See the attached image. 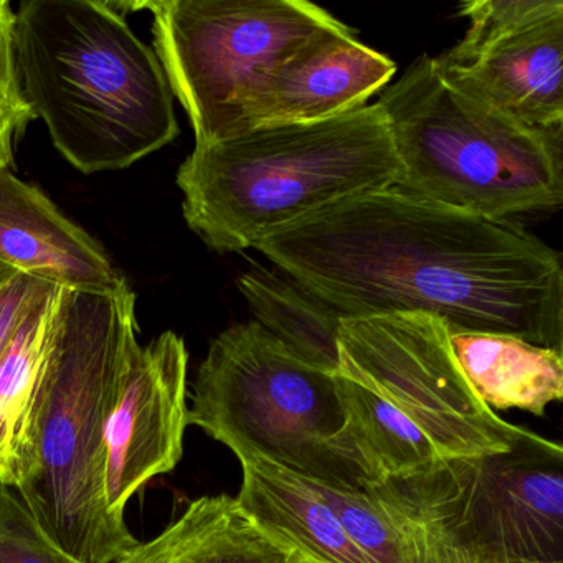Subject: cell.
Returning <instances> with one entry per match:
<instances>
[{"label": "cell", "instance_id": "10", "mask_svg": "<svg viewBox=\"0 0 563 563\" xmlns=\"http://www.w3.org/2000/svg\"><path fill=\"white\" fill-rule=\"evenodd\" d=\"M187 367L186 342L173 331L140 345L131 357L107 433L104 496L114 517L124 519L128 500L183 457Z\"/></svg>", "mask_w": 563, "mask_h": 563}, {"label": "cell", "instance_id": "5", "mask_svg": "<svg viewBox=\"0 0 563 563\" xmlns=\"http://www.w3.org/2000/svg\"><path fill=\"white\" fill-rule=\"evenodd\" d=\"M377 103L401 192L490 220L562 206V130L529 128L471 100L434 57L421 55Z\"/></svg>", "mask_w": 563, "mask_h": 563}, {"label": "cell", "instance_id": "19", "mask_svg": "<svg viewBox=\"0 0 563 563\" xmlns=\"http://www.w3.org/2000/svg\"><path fill=\"white\" fill-rule=\"evenodd\" d=\"M255 319L306 364L338 375L344 316L283 273L255 266L239 278Z\"/></svg>", "mask_w": 563, "mask_h": 563}, {"label": "cell", "instance_id": "3", "mask_svg": "<svg viewBox=\"0 0 563 563\" xmlns=\"http://www.w3.org/2000/svg\"><path fill=\"white\" fill-rule=\"evenodd\" d=\"M12 55L35 120L84 174L128 169L179 134L163 65L131 31L120 4L22 2Z\"/></svg>", "mask_w": 563, "mask_h": 563}, {"label": "cell", "instance_id": "16", "mask_svg": "<svg viewBox=\"0 0 563 563\" xmlns=\"http://www.w3.org/2000/svg\"><path fill=\"white\" fill-rule=\"evenodd\" d=\"M461 372L490 410H517L543 417L563 397L562 352L520 338L490 332H450Z\"/></svg>", "mask_w": 563, "mask_h": 563}, {"label": "cell", "instance_id": "20", "mask_svg": "<svg viewBox=\"0 0 563 563\" xmlns=\"http://www.w3.org/2000/svg\"><path fill=\"white\" fill-rule=\"evenodd\" d=\"M0 563H84L60 549L14 487L0 483Z\"/></svg>", "mask_w": 563, "mask_h": 563}, {"label": "cell", "instance_id": "23", "mask_svg": "<svg viewBox=\"0 0 563 563\" xmlns=\"http://www.w3.org/2000/svg\"><path fill=\"white\" fill-rule=\"evenodd\" d=\"M45 285L47 283L0 265V354L22 316Z\"/></svg>", "mask_w": 563, "mask_h": 563}, {"label": "cell", "instance_id": "6", "mask_svg": "<svg viewBox=\"0 0 563 563\" xmlns=\"http://www.w3.org/2000/svg\"><path fill=\"white\" fill-rule=\"evenodd\" d=\"M189 424L239 460L262 457L306 479L362 489L329 446L344 424L338 375L306 364L256 321L233 325L210 344Z\"/></svg>", "mask_w": 563, "mask_h": 563}, {"label": "cell", "instance_id": "2", "mask_svg": "<svg viewBox=\"0 0 563 563\" xmlns=\"http://www.w3.org/2000/svg\"><path fill=\"white\" fill-rule=\"evenodd\" d=\"M137 347L128 283L110 292L62 288L15 490L78 562L117 563L140 543L104 496L108 424Z\"/></svg>", "mask_w": 563, "mask_h": 563}, {"label": "cell", "instance_id": "9", "mask_svg": "<svg viewBox=\"0 0 563 563\" xmlns=\"http://www.w3.org/2000/svg\"><path fill=\"white\" fill-rule=\"evenodd\" d=\"M338 351V375L408 418L443 460L504 453L530 431L477 398L451 351L450 328L434 316L344 319Z\"/></svg>", "mask_w": 563, "mask_h": 563}, {"label": "cell", "instance_id": "7", "mask_svg": "<svg viewBox=\"0 0 563 563\" xmlns=\"http://www.w3.org/2000/svg\"><path fill=\"white\" fill-rule=\"evenodd\" d=\"M451 563H563V448L529 431L512 450L457 457L372 487Z\"/></svg>", "mask_w": 563, "mask_h": 563}, {"label": "cell", "instance_id": "21", "mask_svg": "<svg viewBox=\"0 0 563 563\" xmlns=\"http://www.w3.org/2000/svg\"><path fill=\"white\" fill-rule=\"evenodd\" d=\"M12 25L14 11L9 2L0 0V173L14 164L15 143L35 120L15 74Z\"/></svg>", "mask_w": 563, "mask_h": 563}, {"label": "cell", "instance_id": "1", "mask_svg": "<svg viewBox=\"0 0 563 563\" xmlns=\"http://www.w3.org/2000/svg\"><path fill=\"white\" fill-rule=\"evenodd\" d=\"M255 250L345 319L423 312L450 332L514 335L562 352V258L510 220L388 187L325 207Z\"/></svg>", "mask_w": 563, "mask_h": 563}, {"label": "cell", "instance_id": "4", "mask_svg": "<svg viewBox=\"0 0 563 563\" xmlns=\"http://www.w3.org/2000/svg\"><path fill=\"white\" fill-rule=\"evenodd\" d=\"M400 176L387 117L375 103L196 146L176 180L189 229L216 252L239 253L325 207L395 187Z\"/></svg>", "mask_w": 563, "mask_h": 563}, {"label": "cell", "instance_id": "14", "mask_svg": "<svg viewBox=\"0 0 563 563\" xmlns=\"http://www.w3.org/2000/svg\"><path fill=\"white\" fill-rule=\"evenodd\" d=\"M239 461L243 481L236 500L269 539L305 563H374L301 476L262 457Z\"/></svg>", "mask_w": 563, "mask_h": 563}, {"label": "cell", "instance_id": "15", "mask_svg": "<svg viewBox=\"0 0 563 563\" xmlns=\"http://www.w3.org/2000/svg\"><path fill=\"white\" fill-rule=\"evenodd\" d=\"M338 385L344 424L329 446L354 471L362 489L421 476L446 461L390 405L341 375Z\"/></svg>", "mask_w": 563, "mask_h": 563}, {"label": "cell", "instance_id": "18", "mask_svg": "<svg viewBox=\"0 0 563 563\" xmlns=\"http://www.w3.org/2000/svg\"><path fill=\"white\" fill-rule=\"evenodd\" d=\"M60 291L51 283L41 289L0 354V483L14 489Z\"/></svg>", "mask_w": 563, "mask_h": 563}, {"label": "cell", "instance_id": "11", "mask_svg": "<svg viewBox=\"0 0 563 563\" xmlns=\"http://www.w3.org/2000/svg\"><path fill=\"white\" fill-rule=\"evenodd\" d=\"M395 71V62L335 21L256 78L236 107L235 136L358 110L390 84Z\"/></svg>", "mask_w": 563, "mask_h": 563}, {"label": "cell", "instance_id": "8", "mask_svg": "<svg viewBox=\"0 0 563 563\" xmlns=\"http://www.w3.org/2000/svg\"><path fill=\"white\" fill-rule=\"evenodd\" d=\"M153 45L196 136H235L236 107L256 78L338 19L306 0H157Z\"/></svg>", "mask_w": 563, "mask_h": 563}, {"label": "cell", "instance_id": "13", "mask_svg": "<svg viewBox=\"0 0 563 563\" xmlns=\"http://www.w3.org/2000/svg\"><path fill=\"white\" fill-rule=\"evenodd\" d=\"M0 265L75 291L110 292L128 283L90 233L11 170L0 173Z\"/></svg>", "mask_w": 563, "mask_h": 563}, {"label": "cell", "instance_id": "17", "mask_svg": "<svg viewBox=\"0 0 563 563\" xmlns=\"http://www.w3.org/2000/svg\"><path fill=\"white\" fill-rule=\"evenodd\" d=\"M117 563H305L269 539L236 497L203 496Z\"/></svg>", "mask_w": 563, "mask_h": 563}, {"label": "cell", "instance_id": "22", "mask_svg": "<svg viewBox=\"0 0 563 563\" xmlns=\"http://www.w3.org/2000/svg\"><path fill=\"white\" fill-rule=\"evenodd\" d=\"M461 18L470 19L464 38L493 37L563 15L562 0H474L464 2Z\"/></svg>", "mask_w": 563, "mask_h": 563}, {"label": "cell", "instance_id": "12", "mask_svg": "<svg viewBox=\"0 0 563 563\" xmlns=\"http://www.w3.org/2000/svg\"><path fill=\"white\" fill-rule=\"evenodd\" d=\"M471 100L537 130L563 126V15L493 37L463 38L434 57Z\"/></svg>", "mask_w": 563, "mask_h": 563}]
</instances>
